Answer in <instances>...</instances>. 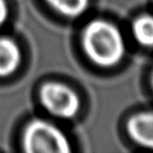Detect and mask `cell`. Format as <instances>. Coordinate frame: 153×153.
Wrapping results in <instances>:
<instances>
[{"label": "cell", "mask_w": 153, "mask_h": 153, "mask_svg": "<svg viewBox=\"0 0 153 153\" xmlns=\"http://www.w3.org/2000/svg\"><path fill=\"white\" fill-rule=\"evenodd\" d=\"M82 47L90 61L101 67H113L123 60L126 43L121 30L104 19L88 22L82 32Z\"/></svg>", "instance_id": "1"}, {"label": "cell", "mask_w": 153, "mask_h": 153, "mask_svg": "<svg viewBox=\"0 0 153 153\" xmlns=\"http://www.w3.org/2000/svg\"><path fill=\"white\" fill-rule=\"evenodd\" d=\"M9 17V7L7 0H0V26L4 24Z\"/></svg>", "instance_id": "8"}, {"label": "cell", "mask_w": 153, "mask_h": 153, "mask_svg": "<svg viewBox=\"0 0 153 153\" xmlns=\"http://www.w3.org/2000/svg\"><path fill=\"white\" fill-rule=\"evenodd\" d=\"M126 130L138 146L153 149V111L134 113L126 123Z\"/></svg>", "instance_id": "4"}, {"label": "cell", "mask_w": 153, "mask_h": 153, "mask_svg": "<svg viewBox=\"0 0 153 153\" xmlns=\"http://www.w3.org/2000/svg\"><path fill=\"white\" fill-rule=\"evenodd\" d=\"M39 99L43 108L61 119H72L81 108V100L68 85L51 81L44 83L39 91Z\"/></svg>", "instance_id": "3"}, {"label": "cell", "mask_w": 153, "mask_h": 153, "mask_svg": "<svg viewBox=\"0 0 153 153\" xmlns=\"http://www.w3.org/2000/svg\"><path fill=\"white\" fill-rule=\"evenodd\" d=\"M22 145L27 153L71 152L66 134L58 126L42 119H34L27 123L23 131Z\"/></svg>", "instance_id": "2"}, {"label": "cell", "mask_w": 153, "mask_h": 153, "mask_svg": "<svg viewBox=\"0 0 153 153\" xmlns=\"http://www.w3.org/2000/svg\"><path fill=\"white\" fill-rule=\"evenodd\" d=\"M48 5L64 17L74 19L86 13L90 0H45Z\"/></svg>", "instance_id": "6"}, {"label": "cell", "mask_w": 153, "mask_h": 153, "mask_svg": "<svg viewBox=\"0 0 153 153\" xmlns=\"http://www.w3.org/2000/svg\"><path fill=\"white\" fill-rule=\"evenodd\" d=\"M151 85H152V88H153V71H152V74H151Z\"/></svg>", "instance_id": "9"}, {"label": "cell", "mask_w": 153, "mask_h": 153, "mask_svg": "<svg viewBox=\"0 0 153 153\" xmlns=\"http://www.w3.org/2000/svg\"><path fill=\"white\" fill-rule=\"evenodd\" d=\"M132 35L140 45L153 47V16L145 14L132 23Z\"/></svg>", "instance_id": "7"}, {"label": "cell", "mask_w": 153, "mask_h": 153, "mask_svg": "<svg viewBox=\"0 0 153 153\" xmlns=\"http://www.w3.org/2000/svg\"><path fill=\"white\" fill-rule=\"evenodd\" d=\"M22 51L16 41L9 37H0V76H9L19 68Z\"/></svg>", "instance_id": "5"}]
</instances>
